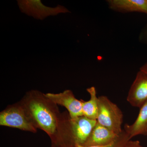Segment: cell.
Masks as SVG:
<instances>
[{
    "instance_id": "obj_15",
    "label": "cell",
    "mask_w": 147,
    "mask_h": 147,
    "mask_svg": "<svg viewBox=\"0 0 147 147\" xmlns=\"http://www.w3.org/2000/svg\"><path fill=\"white\" fill-rule=\"evenodd\" d=\"M53 147H65L63 146H54Z\"/></svg>"
},
{
    "instance_id": "obj_9",
    "label": "cell",
    "mask_w": 147,
    "mask_h": 147,
    "mask_svg": "<svg viewBox=\"0 0 147 147\" xmlns=\"http://www.w3.org/2000/svg\"><path fill=\"white\" fill-rule=\"evenodd\" d=\"M109 7L122 12H138L147 14V0H108Z\"/></svg>"
},
{
    "instance_id": "obj_3",
    "label": "cell",
    "mask_w": 147,
    "mask_h": 147,
    "mask_svg": "<svg viewBox=\"0 0 147 147\" xmlns=\"http://www.w3.org/2000/svg\"><path fill=\"white\" fill-rule=\"evenodd\" d=\"M0 125L35 132L36 127L24 106L14 105L2 111Z\"/></svg>"
},
{
    "instance_id": "obj_16",
    "label": "cell",
    "mask_w": 147,
    "mask_h": 147,
    "mask_svg": "<svg viewBox=\"0 0 147 147\" xmlns=\"http://www.w3.org/2000/svg\"><path fill=\"white\" fill-rule=\"evenodd\" d=\"M145 35L146 36V38H147V29L146 30V33H145Z\"/></svg>"
},
{
    "instance_id": "obj_6",
    "label": "cell",
    "mask_w": 147,
    "mask_h": 147,
    "mask_svg": "<svg viewBox=\"0 0 147 147\" xmlns=\"http://www.w3.org/2000/svg\"><path fill=\"white\" fill-rule=\"evenodd\" d=\"M44 95L50 102L65 107L68 110L70 119L83 116L82 100L76 99L70 90H66L59 94L47 93Z\"/></svg>"
},
{
    "instance_id": "obj_11",
    "label": "cell",
    "mask_w": 147,
    "mask_h": 147,
    "mask_svg": "<svg viewBox=\"0 0 147 147\" xmlns=\"http://www.w3.org/2000/svg\"><path fill=\"white\" fill-rule=\"evenodd\" d=\"M90 95V100L87 101L82 100L83 116L91 119L96 120L98 111V97L94 87L87 89Z\"/></svg>"
},
{
    "instance_id": "obj_5",
    "label": "cell",
    "mask_w": 147,
    "mask_h": 147,
    "mask_svg": "<svg viewBox=\"0 0 147 147\" xmlns=\"http://www.w3.org/2000/svg\"><path fill=\"white\" fill-rule=\"evenodd\" d=\"M18 3L22 12L40 20L51 15L69 12L68 9L62 6L58 5L55 8L47 7L40 1H18Z\"/></svg>"
},
{
    "instance_id": "obj_1",
    "label": "cell",
    "mask_w": 147,
    "mask_h": 147,
    "mask_svg": "<svg viewBox=\"0 0 147 147\" xmlns=\"http://www.w3.org/2000/svg\"><path fill=\"white\" fill-rule=\"evenodd\" d=\"M28 96L23 105L36 127L45 131L52 138L57 132L58 126L57 116L48 104L50 100L40 94L33 92Z\"/></svg>"
},
{
    "instance_id": "obj_13",
    "label": "cell",
    "mask_w": 147,
    "mask_h": 147,
    "mask_svg": "<svg viewBox=\"0 0 147 147\" xmlns=\"http://www.w3.org/2000/svg\"><path fill=\"white\" fill-rule=\"evenodd\" d=\"M125 147H144L138 141H131L130 140L127 143Z\"/></svg>"
},
{
    "instance_id": "obj_14",
    "label": "cell",
    "mask_w": 147,
    "mask_h": 147,
    "mask_svg": "<svg viewBox=\"0 0 147 147\" xmlns=\"http://www.w3.org/2000/svg\"><path fill=\"white\" fill-rule=\"evenodd\" d=\"M140 70L147 73V62L140 67Z\"/></svg>"
},
{
    "instance_id": "obj_12",
    "label": "cell",
    "mask_w": 147,
    "mask_h": 147,
    "mask_svg": "<svg viewBox=\"0 0 147 147\" xmlns=\"http://www.w3.org/2000/svg\"><path fill=\"white\" fill-rule=\"evenodd\" d=\"M131 140L128 134L123 129L118 137L111 144L102 146L86 147L81 145L76 144L75 147H125L127 143Z\"/></svg>"
},
{
    "instance_id": "obj_10",
    "label": "cell",
    "mask_w": 147,
    "mask_h": 147,
    "mask_svg": "<svg viewBox=\"0 0 147 147\" xmlns=\"http://www.w3.org/2000/svg\"><path fill=\"white\" fill-rule=\"evenodd\" d=\"M123 129L130 139L138 135L147 136V101L140 108L135 121L131 124H125Z\"/></svg>"
},
{
    "instance_id": "obj_8",
    "label": "cell",
    "mask_w": 147,
    "mask_h": 147,
    "mask_svg": "<svg viewBox=\"0 0 147 147\" xmlns=\"http://www.w3.org/2000/svg\"><path fill=\"white\" fill-rule=\"evenodd\" d=\"M119 135L97 122L89 137L82 146L89 147L108 145L114 142Z\"/></svg>"
},
{
    "instance_id": "obj_7",
    "label": "cell",
    "mask_w": 147,
    "mask_h": 147,
    "mask_svg": "<svg viewBox=\"0 0 147 147\" xmlns=\"http://www.w3.org/2000/svg\"><path fill=\"white\" fill-rule=\"evenodd\" d=\"M127 102L140 108L147 101V73L139 70L131 84L127 97Z\"/></svg>"
},
{
    "instance_id": "obj_2",
    "label": "cell",
    "mask_w": 147,
    "mask_h": 147,
    "mask_svg": "<svg viewBox=\"0 0 147 147\" xmlns=\"http://www.w3.org/2000/svg\"><path fill=\"white\" fill-rule=\"evenodd\" d=\"M98 100L97 123L119 135L123 130L122 129L123 118L122 112L107 96H98Z\"/></svg>"
},
{
    "instance_id": "obj_4",
    "label": "cell",
    "mask_w": 147,
    "mask_h": 147,
    "mask_svg": "<svg viewBox=\"0 0 147 147\" xmlns=\"http://www.w3.org/2000/svg\"><path fill=\"white\" fill-rule=\"evenodd\" d=\"M97 121L91 119L84 116L76 118H69L68 121V130L69 138L74 146H83L89 137Z\"/></svg>"
}]
</instances>
